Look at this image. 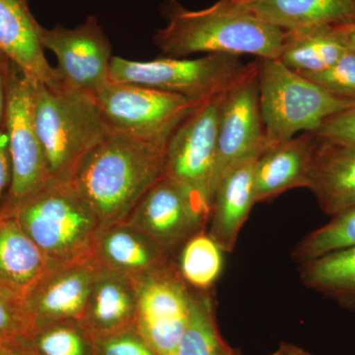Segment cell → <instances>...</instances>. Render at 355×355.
<instances>
[{
  "mask_svg": "<svg viewBox=\"0 0 355 355\" xmlns=\"http://www.w3.org/2000/svg\"><path fill=\"white\" fill-rule=\"evenodd\" d=\"M50 268V261L17 219L0 214V289L22 301Z\"/></svg>",
  "mask_w": 355,
  "mask_h": 355,
  "instance_id": "obj_22",
  "label": "cell"
},
{
  "mask_svg": "<svg viewBox=\"0 0 355 355\" xmlns=\"http://www.w3.org/2000/svg\"><path fill=\"white\" fill-rule=\"evenodd\" d=\"M137 295L132 280L99 268L78 324L93 340L135 326Z\"/></svg>",
  "mask_w": 355,
  "mask_h": 355,
  "instance_id": "obj_20",
  "label": "cell"
},
{
  "mask_svg": "<svg viewBox=\"0 0 355 355\" xmlns=\"http://www.w3.org/2000/svg\"><path fill=\"white\" fill-rule=\"evenodd\" d=\"M172 132L153 139L110 132L84 160L70 183L94 211L101 229L125 221L163 177Z\"/></svg>",
  "mask_w": 355,
  "mask_h": 355,
  "instance_id": "obj_1",
  "label": "cell"
},
{
  "mask_svg": "<svg viewBox=\"0 0 355 355\" xmlns=\"http://www.w3.org/2000/svg\"><path fill=\"white\" fill-rule=\"evenodd\" d=\"M317 139L303 132L268 147L254 165L256 202L272 200L293 189L309 190Z\"/></svg>",
  "mask_w": 355,
  "mask_h": 355,
  "instance_id": "obj_16",
  "label": "cell"
},
{
  "mask_svg": "<svg viewBox=\"0 0 355 355\" xmlns=\"http://www.w3.org/2000/svg\"><path fill=\"white\" fill-rule=\"evenodd\" d=\"M98 270L90 259L55 266L44 273L21 301L29 330L36 324L78 321Z\"/></svg>",
  "mask_w": 355,
  "mask_h": 355,
  "instance_id": "obj_14",
  "label": "cell"
},
{
  "mask_svg": "<svg viewBox=\"0 0 355 355\" xmlns=\"http://www.w3.org/2000/svg\"><path fill=\"white\" fill-rule=\"evenodd\" d=\"M32 81L35 128L55 181L69 183L110 130L93 96Z\"/></svg>",
  "mask_w": 355,
  "mask_h": 355,
  "instance_id": "obj_3",
  "label": "cell"
},
{
  "mask_svg": "<svg viewBox=\"0 0 355 355\" xmlns=\"http://www.w3.org/2000/svg\"><path fill=\"white\" fill-rule=\"evenodd\" d=\"M243 11L282 31L355 21V0H232Z\"/></svg>",
  "mask_w": 355,
  "mask_h": 355,
  "instance_id": "obj_21",
  "label": "cell"
},
{
  "mask_svg": "<svg viewBox=\"0 0 355 355\" xmlns=\"http://www.w3.org/2000/svg\"><path fill=\"white\" fill-rule=\"evenodd\" d=\"M2 214L17 219L51 268L92 259L96 236L101 226L94 211L70 182L51 180L11 211Z\"/></svg>",
  "mask_w": 355,
  "mask_h": 355,
  "instance_id": "obj_4",
  "label": "cell"
},
{
  "mask_svg": "<svg viewBox=\"0 0 355 355\" xmlns=\"http://www.w3.org/2000/svg\"><path fill=\"white\" fill-rule=\"evenodd\" d=\"M303 286L355 310V247L324 254L300 265Z\"/></svg>",
  "mask_w": 355,
  "mask_h": 355,
  "instance_id": "obj_24",
  "label": "cell"
},
{
  "mask_svg": "<svg viewBox=\"0 0 355 355\" xmlns=\"http://www.w3.org/2000/svg\"><path fill=\"white\" fill-rule=\"evenodd\" d=\"M234 355H241L239 354V352H237V350H235Z\"/></svg>",
  "mask_w": 355,
  "mask_h": 355,
  "instance_id": "obj_38",
  "label": "cell"
},
{
  "mask_svg": "<svg viewBox=\"0 0 355 355\" xmlns=\"http://www.w3.org/2000/svg\"><path fill=\"white\" fill-rule=\"evenodd\" d=\"M17 343L32 355H93V340L76 321L36 324Z\"/></svg>",
  "mask_w": 355,
  "mask_h": 355,
  "instance_id": "obj_27",
  "label": "cell"
},
{
  "mask_svg": "<svg viewBox=\"0 0 355 355\" xmlns=\"http://www.w3.org/2000/svg\"><path fill=\"white\" fill-rule=\"evenodd\" d=\"M304 77L340 99L355 102V53L352 51H345L330 69Z\"/></svg>",
  "mask_w": 355,
  "mask_h": 355,
  "instance_id": "obj_29",
  "label": "cell"
},
{
  "mask_svg": "<svg viewBox=\"0 0 355 355\" xmlns=\"http://www.w3.org/2000/svg\"><path fill=\"white\" fill-rule=\"evenodd\" d=\"M224 254L205 229L184 243L175 256L174 263L191 289L209 291L223 270Z\"/></svg>",
  "mask_w": 355,
  "mask_h": 355,
  "instance_id": "obj_25",
  "label": "cell"
},
{
  "mask_svg": "<svg viewBox=\"0 0 355 355\" xmlns=\"http://www.w3.org/2000/svg\"><path fill=\"white\" fill-rule=\"evenodd\" d=\"M259 102L268 148L316 132L323 121L355 102L331 95L279 60H258Z\"/></svg>",
  "mask_w": 355,
  "mask_h": 355,
  "instance_id": "obj_5",
  "label": "cell"
},
{
  "mask_svg": "<svg viewBox=\"0 0 355 355\" xmlns=\"http://www.w3.org/2000/svg\"><path fill=\"white\" fill-rule=\"evenodd\" d=\"M95 101L110 132L137 139L171 133L205 102L137 84L111 81L95 96Z\"/></svg>",
  "mask_w": 355,
  "mask_h": 355,
  "instance_id": "obj_9",
  "label": "cell"
},
{
  "mask_svg": "<svg viewBox=\"0 0 355 355\" xmlns=\"http://www.w3.org/2000/svg\"><path fill=\"white\" fill-rule=\"evenodd\" d=\"M0 355H32L27 350L20 347L18 343L0 345Z\"/></svg>",
  "mask_w": 355,
  "mask_h": 355,
  "instance_id": "obj_37",
  "label": "cell"
},
{
  "mask_svg": "<svg viewBox=\"0 0 355 355\" xmlns=\"http://www.w3.org/2000/svg\"><path fill=\"white\" fill-rule=\"evenodd\" d=\"M28 330L21 301L0 289V345L17 343Z\"/></svg>",
  "mask_w": 355,
  "mask_h": 355,
  "instance_id": "obj_31",
  "label": "cell"
},
{
  "mask_svg": "<svg viewBox=\"0 0 355 355\" xmlns=\"http://www.w3.org/2000/svg\"><path fill=\"white\" fill-rule=\"evenodd\" d=\"M258 157L244 159L224 173L212 193L209 234L223 250L232 253L240 231L256 202L254 165Z\"/></svg>",
  "mask_w": 355,
  "mask_h": 355,
  "instance_id": "obj_17",
  "label": "cell"
},
{
  "mask_svg": "<svg viewBox=\"0 0 355 355\" xmlns=\"http://www.w3.org/2000/svg\"><path fill=\"white\" fill-rule=\"evenodd\" d=\"M125 221L174 259L184 243L207 229L209 218L179 186L162 177Z\"/></svg>",
  "mask_w": 355,
  "mask_h": 355,
  "instance_id": "obj_13",
  "label": "cell"
},
{
  "mask_svg": "<svg viewBox=\"0 0 355 355\" xmlns=\"http://www.w3.org/2000/svg\"><path fill=\"white\" fill-rule=\"evenodd\" d=\"M245 69L239 57L228 55H207L195 60L163 57L148 62L114 57L110 80L202 102L223 92Z\"/></svg>",
  "mask_w": 355,
  "mask_h": 355,
  "instance_id": "obj_6",
  "label": "cell"
},
{
  "mask_svg": "<svg viewBox=\"0 0 355 355\" xmlns=\"http://www.w3.org/2000/svg\"><path fill=\"white\" fill-rule=\"evenodd\" d=\"M316 139L309 190L333 217L355 207V144Z\"/></svg>",
  "mask_w": 355,
  "mask_h": 355,
  "instance_id": "obj_19",
  "label": "cell"
},
{
  "mask_svg": "<svg viewBox=\"0 0 355 355\" xmlns=\"http://www.w3.org/2000/svg\"><path fill=\"white\" fill-rule=\"evenodd\" d=\"M222 93L202 102L177 125L165 154L163 177L179 186L207 218L211 207Z\"/></svg>",
  "mask_w": 355,
  "mask_h": 355,
  "instance_id": "obj_7",
  "label": "cell"
},
{
  "mask_svg": "<svg viewBox=\"0 0 355 355\" xmlns=\"http://www.w3.org/2000/svg\"><path fill=\"white\" fill-rule=\"evenodd\" d=\"M10 62V60L0 51V130H3L6 123L7 77Z\"/></svg>",
  "mask_w": 355,
  "mask_h": 355,
  "instance_id": "obj_34",
  "label": "cell"
},
{
  "mask_svg": "<svg viewBox=\"0 0 355 355\" xmlns=\"http://www.w3.org/2000/svg\"><path fill=\"white\" fill-rule=\"evenodd\" d=\"M334 26L284 31L279 60L303 76L330 69L347 51L336 36Z\"/></svg>",
  "mask_w": 355,
  "mask_h": 355,
  "instance_id": "obj_23",
  "label": "cell"
},
{
  "mask_svg": "<svg viewBox=\"0 0 355 355\" xmlns=\"http://www.w3.org/2000/svg\"><path fill=\"white\" fill-rule=\"evenodd\" d=\"M137 295L135 326L157 355H176L190 320L193 289L174 260L132 280Z\"/></svg>",
  "mask_w": 355,
  "mask_h": 355,
  "instance_id": "obj_10",
  "label": "cell"
},
{
  "mask_svg": "<svg viewBox=\"0 0 355 355\" xmlns=\"http://www.w3.org/2000/svg\"><path fill=\"white\" fill-rule=\"evenodd\" d=\"M266 149L259 102L258 62H254L247 64L222 93L212 193L217 182L233 165L259 157Z\"/></svg>",
  "mask_w": 355,
  "mask_h": 355,
  "instance_id": "obj_11",
  "label": "cell"
},
{
  "mask_svg": "<svg viewBox=\"0 0 355 355\" xmlns=\"http://www.w3.org/2000/svg\"><path fill=\"white\" fill-rule=\"evenodd\" d=\"M93 355H157L135 326L93 340Z\"/></svg>",
  "mask_w": 355,
  "mask_h": 355,
  "instance_id": "obj_30",
  "label": "cell"
},
{
  "mask_svg": "<svg viewBox=\"0 0 355 355\" xmlns=\"http://www.w3.org/2000/svg\"><path fill=\"white\" fill-rule=\"evenodd\" d=\"M334 32L347 51L355 53V21L334 26Z\"/></svg>",
  "mask_w": 355,
  "mask_h": 355,
  "instance_id": "obj_35",
  "label": "cell"
},
{
  "mask_svg": "<svg viewBox=\"0 0 355 355\" xmlns=\"http://www.w3.org/2000/svg\"><path fill=\"white\" fill-rule=\"evenodd\" d=\"M92 259L99 268L130 280L144 277L174 260L125 221L100 229Z\"/></svg>",
  "mask_w": 355,
  "mask_h": 355,
  "instance_id": "obj_18",
  "label": "cell"
},
{
  "mask_svg": "<svg viewBox=\"0 0 355 355\" xmlns=\"http://www.w3.org/2000/svg\"><path fill=\"white\" fill-rule=\"evenodd\" d=\"M11 182V162L9 155L8 137L6 130H0V207Z\"/></svg>",
  "mask_w": 355,
  "mask_h": 355,
  "instance_id": "obj_33",
  "label": "cell"
},
{
  "mask_svg": "<svg viewBox=\"0 0 355 355\" xmlns=\"http://www.w3.org/2000/svg\"><path fill=\"white\" fill-rule=\"evenodd\" d=\"M270 355H311L309 352L291 345V343H284L280 345L279 349Z\"/></svg>",
  "mask_w": 355,
  "mask_h": 355,
  "instance_id": "obj_36",
  "label": "cell"
},
{
  "mask_svg": "<svg viewBox=\"0 0 355 355\" xmlns=\"http://www.w3.org/2000/svg\"><path fill=\"white\" fill-rule=\"evenodd\" d=\"M44 30L28 0H0V51L28 78L57 89L62 85L44 55Z\"/></svg>",
  "mask_w": 355,
  "mask_h": 355,
  "instance_id": "obj_15",
  "label": "cell"
},
{
  "mask_svg": "<svg viewBox=\"0 0 355 355\" xmlns=\"http://www.w3.org/2000/svg\"><path fill=\"white\" fill-rule=\"evenodd\" d=\"M163 13L168 24L156 30L153 41L165 57L207 53L279 58L286 32L245 12L232 0H219L197 11L167 0Z\"/></svg>",
  "mask_w": 355,
  "mask_h": 355,
  "instance_id": "obj_2",
  "label": "cell"
},
{
  "mask_svg": "<svg viewBox=\"0 0 355 355\" xmlns=\"http://www.w3.org/2000/svg\"><path fill=\"white\" fill-rule=\"evenodd\" d=\"M355 247V207L331 217L326 225L309 233L292 251L299 265L324 254Z\"/></svg>",
  "mask_w": 355,
  "mask_h": 355,
  "instance_id": "obj_28",
  "label": "cell"
},
{
  "mask_svg": "<svg viewBox=\"0 0 355 355\" xmlns=\"http://www.w3.org/2000/svg\"><path fill=\"white\" fill-rule=\"evenodd\" d=\"M42 42L57 57L55 71L62 87L95 98L111 81L112 46L95 16L74 28H44Z\"/></svg>",
  "mask_w": 355,
  "mask_h": 355,
  "instance_id": "obj_12",
  "label": "cell"
},
{
  "mask_svg": "<svg viewBox=\"0 0 355 355\" xmlns=\"http://www.w3.org/2000/svg\"><path fill=\"white\" fill-rule=\"evenodd\" d=\"M234 352L219 333L211 293L193 289L190 320L176 355H234Z\"/></svg>",
  "mask_w": 355,
  "mask_h": 355,
  "instance_id": "obj_26",
  "label": "cell"
},
{
  "mask_svg": "<svg viewBox=\"0 0 355 355\" xmlns=\"http://www.w3.org/2000/svg\"><path fill=\"white\" fill-rule=\"evenodd\" d=\"M313 133L321 139L355 144V104L329 116Z\"/></svg>",
  "mask_w": 355,
  "mask_h": 355,
  "instance_id": "obj_32",
  "label": "cell"
},
{
  "mask_svg": "<svg viewBox=\"0 0 355 355\" xmlns=\"http://www.w3.org/2000/svg\"><path fill=\"white\" fill-rule=\"evenodd\" d=\"M4 130L8 137L11 182L0 212L11 211L24 198L46 186L51 178L35 128L31 79L12 62L7 77Z\"/></svg>",
  "mask_w": 355,
  "mask_h": 355,
  "instance_id": "obj_8",
  "label": "cell"
}]
</instances>
